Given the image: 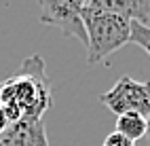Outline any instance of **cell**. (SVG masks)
<instances>
[{
	"mask_svg": "<svg viewBox=\"0 0 150 146\" xmlns=\"http://www.w3.org/2000/svg\"><path fill=\"white\" fill-rule=\"evenodd\" d=\"M51 106V83L40 55L23 60L21 72L0 83V110L8 125L21 119H42Z\"/></svg>",
	"mask_w": 150,
	"mask_h": 146,
	"instance_id": "1",
	"label": "cell"
},
{
	"mask_svg": "<svg viewBox=\"0 0 150 146\" xmlns=\"http://www.w3.org/2000/svg\"><path fill=\"white\" fill-rule=\"evenodd\" d=\"M83 23L87 30V62L99 64L110 53L129 43L131 21L116 13L104 11L95 0L83 2Z\"/></svg>",
	"mask_w": 150,
	"mask_h": 146,
	"instance_id": "2",
	"label": "cell"
},
{
	"mask_svg": "<svg viewBox=\"0 0 150 146\" xmlns=\"http://www.w3.org/2000/svg\"><path fill=\"white\" fill-rule=\"evenodd\" d=\"M99 102L108 106L116 116L135 112L142 116H150V81H133L131 76H121L112 89L99 95Z\"/></svg>",
	"mask_w": 150,
	"mask_h": 146,
	"instance_id": "3",
	"label": "cell"
},
{
	"mask_svg": "<svg viewBox=\"0 0 150 146\" xmlns=\"http://www.w3.org/2000/svg\"><path fill=\"white\" fill-rule=\"evenodd\" d=\"M40 23L59 28L66 36H72L87 49V30L83 23V2L81 0H42L40 2Z\"/></svg>",
	"mask_w": 150,
	"mask_h": 146,
	"instance_id": "4",
	"label": "cell"
},
{
	"mask_svg": "<svg viewBox=\"0 0 150 146\" xmlns=\"http://www.w3.org/2000/svg\"><path fill=\"white\" fill-rule=\"evenodd\" d=\"M0 146H49L42 119H21L0 133Z\"/></svg>",
	"mask_w": 150,
	"mask_h": 146,
	"instance_id": "5",
	"label": "cell"
},
{
	"mask_svg": "<svg viewBox=\"0 0 150 146\" xmlns=\"http://www.w3.org/2000/svg\"><path fill=\"white\" fill-rule=\"evenodd\" d=\"M97 6H102L104 11L116 13L129 21H137L144 23L150 17V2L148 0H95Z\"/></svg>",
	"mask_w": 150,
	"mask_h": 146,
	"instance_id": "6",
	"label": "cell"
},
{
	"mask_svg": "<svg viewBox=\"0 0 150 146\" xmlns=\"http://www.w3.org/2000/svg\"><path fill=\"white\" fill-rule=\"evenodd\" d=\"M116 133L125 135L127 140H139V138H146V131H148V119L142 114H135V112H127L116 116Z\"/></svg>",
	"mask_w": 150,
	"mask_h": 146,
	"instance_id": "7",
	"label": "cell"
},
{
	"mask_svg": "<svg viewBox=\"0 0 150 146\" xmlns=\"http://www.w3.org/2000/svg\"><path fill=\"white\" fill-rule=\"evenodd\" d=\"M129 43H133L137 47H142L144 51L150 55V26L146 23H137V21H131V38Z\"/></svg>",
	"mask_w": 150,
	"mask_h": 146,
	"instance_id": "8",
	"label": "cell"
},
{
	"mask_svg": "<svg viewBox=\"0 0 150 146\" xmlns=\"http://www.w3.org/2000/svg\"><path fill=\"white\" fill-rule=\"evenodd\" d=\"M102 146H135V142H131V140H127L125 135L112 131V133H110L108 138L104 140V144H102Z\"/></svg>",
	"mask_w": 150,
	"mask_h": 146,
	"instance_id": "9",
	"label": "cell"
},
{
	"mask_svg": "<svg viewBox=\"0 0 150 146\" xmlns=\"http://www.w3.org/2000/svg\"><path fill=\"white\" fill-rule=\"evenodd\" d=\"M6 127H8V119L4 116V112L0 110V133H2V131H4Z\"/></svg>",
	"mask_w": 150,
	"mask_h": 146,
	"instance_id": "10",
	"label": "cell"
},
{
	"mask_svg": "<svg viewBox=\"0 0 150 146\" xmlns=\"http://www.w3.org/2000/svg\"><path fill=\"white\" fill-rule=\"evenodd\" d=\"M146 138H148V142H150V116H148V131H146Z\"/></svg>",
	"mask_w": 150,
	"mask_h": 146,
	"instance_id": "11",
	"label": "cell"
}]
</instances>
